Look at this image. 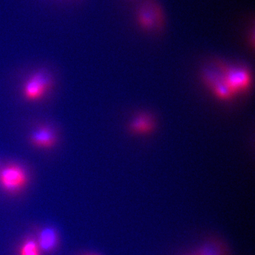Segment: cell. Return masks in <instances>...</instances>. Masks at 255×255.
<instances>
[{
    "label": "cell",
    "instance_id": "obj_2",
    "mask_svg": "<svg viewBox=\"0 0 255 255\" xmlns=\"http://www.w3.org/2000/svg\"><path fill=\"white\" fill-rule=\"evenodd\" d=\"M226 63L219 60L209 63L203 67L201 72V78L207 88L213 95L220 100H231L234 94L226 84L225 68Z\"/></svg>",
    "mask_w": 255,
    "mask_h": 255
},
{
    "label": "cell",
    "instance_id": "obj_11",
    "mask_svg": "<svg viewBox=\"0 0 255 255\" xmlns=\"http://www.w3.org/2000/svg\"></svg>",
    "mask_w": 255,
    "mask_h": 255
},
{
    "label": "cell",
    "instance_id": "obj_10",
    "mask_svg": "<svg viewBox=\"0 0 255 255\" xmlns=\"http://www.w3.org/2000/svg\"><path fill=\"white\" fill-rule=\"evenodd\" d=\"M148 118L141 116L136 118L133 121L131 128L133 132L142 133L148 131L151 128V124Z\"/></svg>",
    "mask_w": 255,
    "mask_h": 255
},
{
    "label": "cell",
    "instance_id": "obj_12",
    "mask_svg": "<svg viewBox=\"0 0 255 255\" xmlns=\"http://www.w3.org/2000/svg\"><path fill=\"white\" fill-rule=\"evenodd\" d=\"M195 255L193 254V255Z\"/></svg>",
    "mask_w": 255,
    "mask_h": 255
},
{
    "label": "cell",
    "instance_id": "obj_8",
    "mask_svg": "<svg viewBox=\"0 0 255 255\" xmlns=\"http://www.w3.org/2000/svg\"><path fill=\"white\" fill-rule=\"evenodd\" d=\"M195 255H229L227 247L223 242L217 238H209L203 242L196 253Z\"/></svg>",
    "mask_w": 255,
    "mask_h": 255
},
{
    "label": "cell",
    "instance_id": "obj_9",
    "mask_svg": "<svg viewBox=\"0 0 255 255\" xmlns=\"http://www.w3.org/2000/svg\"><path fill=\"white\" fill-rule=\"evenodd\" d=\"M18 255H41L36 239L28 238L21 244Z\"/></svg>",
    "mask_w": 255,
    "mask_h": 255
},
{
    "label": "cell",
    "instance_id": "obj_4",
    "mask_svg": "<svg viewBox=\"0 0 255 255\" xmlns=\"http://www.w3.org/2000/svg\"><path fill=\"white\" fill-rule=\"evenodd\" d=\"M225 79L226 84L234 97L249 90L253 82V76L250 70L241 65L226 64Z\"/></svg>",
    "mask_w": 255,
    "mask_h": 255
},
{
    "label": "cell",
    "instance_id": "obj_3",
    "mask_svg": "<svg viewBox=\"0 0 255 255\" xmlns=\"http://www.w3.org/2000/svg\"><path fill=\"white\" fill-rule=\"evenodd\" d=\"M28 182L24 169L18 164L6 165L0 173V184L6 192L15 194L23 190Z\"/></svg>",
    "mask_w": 255,
    "mask_h": 255
},
{
    "label": "cell",
    "instance_id": "obj_7",
    "mask_svg": "<svg viewBox=\"0 0 255 255\" xmlns=\"http://www.w3.org/2000/svg\"><path fill=\"white\" fill-rule=\"evenodd\" d=\"M36 241L41 253H52L58 246V233L52 227L44 228L39 232Z\"/></svg>",
    "mask_w": 255,
    "mask_h": 255
},
{
    "label": "cell",
    "instance_id": "obj_5",
    "mask_svg": "<svg viewBox=\"0 0 255 255\" xmlns=\"http://www.w3.org/2000/svg\"><path fill=\"white\" fill-rule=\"evenodd\" d=\"M52 85V76L47 71L42 70L34 72L25 82L23 89L24 97L30 101L40 100Z\"/></svg>",
    "mask_w": 255,
    "mask_h": 255
},
{
    "label": "cell",
    "instance_id": "obj_1",
    "mask_svg": "<svg viewBox=\"0 0 255 255\" xmlns=\"http://www.w3.org/2000/svg\"><path fill=\"white\" fill-rule=\"evenodd\" d=\"M136 23L148 33H157L165 27V14L158 0H140L136 12Z\"/></svg>",
    "mask_w": 255,
    "mask_h": 255
},
{
    "label": "cell",
    "instance_id": "obj_6",
    "mask_svg": "<svg viewBox=\"0 0 255 255\" xmlns=\"http://www.w3.org/2000/svg\"><path fill=\"white\" fill-rule=\"evenodd\" d=\"M56 135L52 128L42 126L34 130L30 136L32 144L38 148L47 149L53 147L56 142Z\"/></svg>",
    "mask_w": 255,
    "mask_h": 255
}]
</instances>
